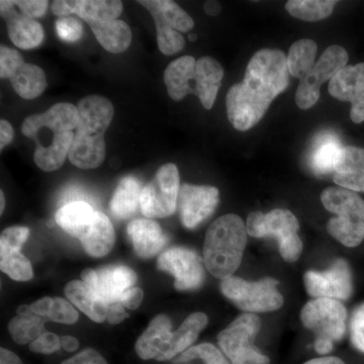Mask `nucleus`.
<instances>
[{"label": "nucleus", "mask_w": 364, "mask_h": 364, "mask_svg": "<svg viewBox=\"0 0 364 364\" xmlns=\"http://www.w3.org/2000/svg\"><path fill=\"white\" fill-rule=\"evenodd\" d=\"M301 322L315 333V349L318 353H330L333 343L340 341L346 332L347 311L341 301L332 299H314L301 313Z\"/></svg>", "instance_id": "423d86ee"}, {"label": "nucleus", "mask_w": 364, "mask_h": 364, "mask_svg": "<svg viewBox=\"0 0 364 364\" xmlns=\"http://www.w3.org/2000/svg\"><path fill=\"white\" fill-rule=\"evenodd\" d=\"M143 296L142 289L140 287H134L124 293L123 298L121 299V304L124 308L136 310L142 303Z\"/></svg>", "instance_id": "09e8293b"}, {"label": "nucleus", "mask_w": 364, "mask_h": 364, "mask_svg": "<svg viewBox=\"0 0 364 364\" xmlns=\"http://www.w3.org/2000/svg\"><path fill=\"white\" fill-rule=\"evenodd\" d=\"M13 127L6 119H1L0 121V149H4L6 146L13 141Z\"/></svg>", "instance_id": "603ef678"}, {"label": "nucleus", "mask_w": 364, "mask_h": 364, "mask_svg": "<svg viewBox=\"0 0 364 364\" xmlns=\"http://www.w3.org/2000/svg\"><path fill=\"white\" fill-rule=\"evenodd\" d=\"M208 325V317L203 313H193L189 315L181 327L172 333L171 340L166 353H165L164 361L176 358L182 352L191 348V345L195 343L200 333L205 329Z\"/></svg>", "instance_id": "c85d7f7f"}, {"label": "nucleus", "mask_w": 364, "mask_h": 364, "mask_svg": "<svg viewBox=\"0 0 364 364\" xmlns=\"http://www.w3.org/2000/svg\"><path fill=\"white\" fill-rule=\"evenodd\" d=\"M78 122L77 107L68 102H60L47 112L26 117L21 131L37 144L33 160L40 169L55 171L64 164Z\"/></svg>", "instance_id": "f03ea898"}, {"label": "nucleus", "mask_w": 364, "mask_h": 364, "mask_svg": "<svg viewBox=\"0 0 364 364\" xmlns=\"http://www.w3.org/2000/svg\"><path fill=\"white\" fill-rule=\"evenodd\" d=\"M81 279H82L86 286L91 287V289H97L98 277L97 272L95 270L90 269V268L83 270V272L81 273Z\"/></svg>", "instance_id": "864d4df0"}, {"label": "nucleus", "mask_w": 364, "mask_h": 364, "mask_svg": "<svg viewBox=\"0 0 364 364\" xmlns=\"http://www.w3.org/2000/svg\"><path fill=\"white\" fill-rule=\"evenodd\" d=\"M205 14H208L210 16H218L221 11V6H220L219 2L217 1H207L205 4Z\"/></svg>", "instance_id": "13d9d810"}, {"label": "nucleus", "mask_w": 364, "mask_h": 364, "mask_svg": "<svg viewBox=\"0 0 364 364\" xmlns=\"http://www.w3.org/2000/svg\"><path fill=\"white\" fill-rule=\"evenodd\" d=\"M196 60L183 56L174 60L164 71V82L169 97L176 102L189 95V83L196 69Z\"/></svg>", "instance_id": "bb28decb"}, {"label": "nucleus", "mask_w": 364, "mask_h": 364, "mask_svg": "<svg viewBox=\"0 0 364 364\" xmlns=\"http://www.w3.org/2000/svg\"><path fill=\"white\" fill-rule=\"evenodd\" d=\"M57 35L62 41L67 43H75L83 35V26L78 18L72 16L59 18L55 23Z\"/></svg>", "instance_id": "a19ab883"}, {"label": "nucleus", "mask_w": 364, "mask_h": 364, "mask_svg": "<svg viewBox=\"0 0 364 364\" xmlns=\"http://www.w3.org/2000/svg\"><path fill=\"white\" fill-rule=\"evenodd\" d=\"M138 2L150 11L155 25L164 26L178 33L188 32L195 26L191 16L171 0H143Z\"/></svg>", "instance_id": "393cba45"}, {"label": "nucleus", "mask_w": 364, "mask_h": 364, "mask_svg": "<svg viewBox=\"0 0 364 364\" xmlns=\"http://www.w3.org/2000/svg\"><path fill=\"white\" fill-rule=\"evenodd\" d=\"M218 203L219 189L217 188L183 184L177 202L182 225L188 229H195L215 212Z\"/></svg>", "instance_id": "ddd939ff"}, {"label": "nucleus", "mask_w": 364, "mask_h": 364, "mask_svg": "<svg viewBox=\"0 0 364 364\" xmlns=\"http://www.w3.org/2000/svg\"><path fill=\"white\" fill-rule=\"evenodd\" d=\"M0 364H23L18 355L7 349H0Z\"/></svg>", "instance_id": "5fc2aeb1"}, {"label": "nucleus", "mask_w": 364, "mask_h": 364, "mask_svg": "<svg viewBox=\"0 0 364 364\" xmlns=\"http://www.w3.org/2000/svg\"><path fill=\"white\" fill-rule=\"evenodd\" d=\"M52 11L59 18L77 14L86 23L117 20L123 11V2L119 0H56Z\"/></svg>", "instance_id": "2eb2a0df"}, {"label": "nucleus", "mask_w": 364, "mask_h": 364, "mask_svg": "<svg viewBox=\"0 0 364 364\" xmlns=\"http://www.w3.org/2000/svg\"><path fill=\"white\" fill-rule=\"evenodd\" d=\"M0 202H1V205H0V213H4V205H6V200H4V191L0 193Z\"/></svg>", "instance_id": "052dcab7"}, {"label": "nucleus", "mask_w": 364, "mask_h": 364, "mask_svg": "<svg viewBox=\"0 0 364 364\" xmlns=\"http://www.w3.org/2000/svg\"><path fill=\"white\" fill-rule=\"evenodd\" d=\"M261 327L254 314L239 316L218 335L220 348L232 364H270V359L253 346Z\"/></svg>", "instance_id": "6e6552de"}, {"label": "nucleus", "mask_w": 364, "mask_h": 364, "mask_svg": "<svg viewBox=\"0 0 364 364\" xmlns=\"http://www.w3.org/2000/svg\"><path fill=\"white\" fill-rule=\"evenodd\" d=\"M16 313H18V315H28V314H33L31 306L26 305H21L18 306V310H16Z\"/></svg>", "instance_id": "bf43d9fd"}, {"label": "nucleus", "mask_w": 364, "mask_h": 364, "mask_svg": "<svg viewBox=\"0 0 364 364\" xmlns=\"http://www.w3.org/2000/svg\"><path fill=\"white\" fill-rule=\"evenodd\" d=\"M247 234V227L237 215H222L210 225L203 244V262L215 277H233L240 267Z\"/></svg>", "instance_id": "7ed1b4c3"}, {"label": "nucleus", "mask_w": 364, "mask_h": 364, "mask_svg": "<svg viewBox=\"0 0 364 364\" xmlns=\"http://www.w3.org/2000/svg\"><path fill=\"white\" fill-rule=\"evenodd\" d=\"M61 339L62 348L68 352H74L77 350L79 347L78 340L73 336H62Z\"/></svg>", "instance_id": "6e6d98bb"}, {"label": "nucleus", "mask_w": 364, "mask_h": 364, "mask_svg": "<svg viewBox=\"0 0 364 364\" xmlns=\"http://www.w3.org/2000/svg\"><path fill=\"white\" fill-rule=\"evenodd\" d=\"M129 317V314L124 310V306L122 304H112L107 309V320L109 324L117 325L123 322L124 318Z\"/></svg>", "instance_id": "8fccbe9b"}, {"label": "nucleus", "mask_w": 364, "mask_h": 364, "mask_svg": "<svg viewBox=\"0 0 364 364\" xmlns=\"http://www.w3.org/2000/svg\"><path fill=\"white\" fill-rule=\"evenodd\" d=\"M171 321L164 314L158 315L151 321L147 329L136 342V352L139 358L148 360L156 359L164 361L165 353L171 340Z\"/></svg>", "instance_id": "a211bd4d"}, {"label": "nucleus", "mask_w": 364, "mask_h": 364, "mask_svg": "<svg viewBox=\"0 0 364 364\" xmlns=\"http://www.w3.org/2000/svg\"><path fill=\"white\" fill-rule=\"evenodd\" d=\"M348 53L339 45H332L321 55L320 59L305 78L301 79L296 92V105L309 109L320 97L321 85L331 80L341 69L347 66Z\"/></svg>", "instance_id": "9d476101"}, {"label": "nucleus", "mask_w": 364, "mask_h": 364, "mask_svg": "<svg viewBox=\"0 0 364 364\" xmlns=\"http://www.w3.org/2000/svg\"><path fill=\"white\" fill-rule=\"evenodd\" d=\"M61 339L54 333L45 332L30 344V350L35 353L51 354L61 348Z\"/></svg>", "instance_id": "49530a36"}, {"label": "nucleus", "mask_w": 364, "mask_h": 364, "mask_svg": "<svg viewBox=\"0 0 364 364\" xmlns=\"http://www.w3.org/2000/svg\"><path fill=\"white\" fill-rule=\"evenodd\" d=\"M289 72L287 56L275 49H262L253 55L245 76L227 93V114L238 131H248L259 123L273 100L287 90Z\"/></svg>", "instance_id": "f257e3e1"}, {"label": "nucleus", "mask_w": 364, "mask_h": 364, "mask_svg": "<svg viewBox=\"0 0 364 364\" xmlns=\"http://www.w3.org/2000/svg\"><path fill=\"white\" fill-rule=\"evenodd\" d=\"M246 227L251 237L277 239L280 255L287 262H294L301 256L303 242L298 234L299 221L291 210L275 208L267 214L252 212L248 215Z\"/></svg>", "instance_id": "39448f33"}, {"label": "nucleus", "mask_w": 364, "mask_h": 364, "mask_svg": "<svg viewBox=\"0 0 364 364\" xmlns=\"http://www.w3.org/2000/svg\"><path fill=\"white\" fill-rule=\"evenodd\" d=\"M188 40L191 41V42H196V41L198 40V37H196V33H191V35L188 36Z\"/></svg>", "instance_id": "680f3d73"}, {"label": "nucleus", "mask_w": 364, "mask_h": 364, "mask_svg": "<svg viewBox=\"0 0 364 364\" xmlns=\"http://www.w3.org/2000/svg\"><path fill=\"white\" fill-rule=\"evenodd\" d=\"M335 0H289L287 13L294 18L306 21H318L331 16L336 6Z\"/></svg>", "instance_id": "f704fd0d"}, {"label": "nucleus", "mask_w": 364, "mask_h": 364, "mask_svg": "<svg viewBox=\"0 0 364 364\" xmlns=\"http://www.w3.org/2000/svg\"><path fill=\"white\" fill-rule=\"evenodd\" d=\"M350 340L354 348L364 353V303L352 314Z\"/></svg>", "instance_id": "c03bdc74"}, {"label": "nucleus", "mask_w": 364, "mask_h": 364, "mask_svg": "<svg viewBox=\"0 0 364 364\" xmlns=\"http://www.w3.org/2000/svg\"><path fill=\"white\" fill-rule=\"evenodd\" d=\"M100 210L86 202L66 203L57 210L55 221L67 234L82 240L90 233L97 223Z\"/></svg>", "instance_id": "aec40b11"}, {"label": "nucleus", "mask_w": 364, "mask_h": 364, "mask_svg": "<svg viewBox=\"0 0 364 364\" xmlns=\"http://www.w3.org/2000/svg\"><path fill=\"white\" fill-rule=\"evenodd\" d=\"M68 158L78 168H97L105 161V136L85 135L75 132Z\"/></svg>", "instance_id": "5701e85b"}, {"label": "nucleus", "mask_w": 364, "mask_h": 364, "mask_svg": "<svg viewBox=\"0 0 364 364\" xmlns=\"http://www.w3.org/2000/svg\"><path fill=\"white\" fill-rule=\"evenodd\" d=\"M328 91L341 102H350V117L355 124L364 122V63L341 69L329 81Z\"/></svg>", "instance_id": "4468645a"}, {"label": "nucleus", "mask_w": 364, "mask_h": 364, "mask_svg": "<svg viewBox=\"0 0 364 364\" xmlns=\"http://www.w3.org/2000/svg\"><path fill=\"white\" fill-rule=\"evenodd\" d=\"M61 364H107L104 356L92 348L79 352L73 358L67 359Z\"/></svg>", "instance_id": "de8ad7c7"}, {"label": "nucleus", "mask_w": 364, "mask_h": 364, "mask_svg": "<svg viewBox=\"0 0 364 364\" xmlns=\"http://www.w3.org/2000/svg\"><path fill=\"white\" fill-rule=\"evenodd\" d=\"M67 299L77 306L81 312L97 323L107 320L109 306L105 303L97 289L86 286L82 280H72L65 287Z\"/></svg>", "instance_id": "b1692460"}, {"label": "nucleus", "mask_w": 364, "mask_h": 364, "mask_svg": "<svg viewBox=\"0 0 364 364\" xmlns=\"http://www.w3.org/2000/svg\"><path fill=\"white\" fill-rule=\"evenodd\" d=\"M181 179L176 164L160 167L156 176L142 189L141 210L148 219L169 217L176 212L181 191Z\"/></svg>", "instance_id": "1a4fd4ad"}, {"label": "nucleus", "mask_w": 364, "mask_h": 364, "mask_svg": "<svg viewBox=\"0 0 364 364\" xmlns=\"http://www.w3.org/2000/svg\"><path fill=\"white\" fill-rule=\"evenodd\" d=\"M23 62L25 61L20 53L2 45L0 47V77L9 79V76Z\"/></svg>", "instance_id": "37998d69"}, {"label": "nucleus", "mask_w": 364, "mask_h": 364, "mask_svg": "<svg viewBox=\"0 0 364 364\" xmlns=\"http://www.w3.org/2000/svg\"><path fill=\"white\" fill-rule=\"evenodd\" d=\"M127 232L133 244L134 251L144 259L157 255L168 243V238L163 233L161 227L151 219L131 222Z\"/></svg>", "instance_id": "6ab92c4d"}, {"label": "nucleus", "mask_w": 364, "mask_h": 364, "mask_svg": "<svg viewBox=\"0 0 364 364\" xmlns=\"http://www.w3.org/2000/svg\"><path fill=\"white\" fill-rule=\"evenodd\" d=\"M342 147L338 139L332 134L318 136L311 155V166L318 176L334 173Z\"/></svg>", "instance_id": "473e14b6"}, {"label": "nucleus", "mask_w": 364, "mask_h": 364, "mask_svg": "<svg viewBox=\"0 0 364 364\" xmlns=\"http://www.w3.org/2000/svg\"><path fill=\"white\" fill-rule=\"evenodd\" d=\"M6 21L11 42L21 49H33L44 40V30L39 21L18 16H9Z\"/></svg>", "instance_id": "7c9ffc66"}, {"label": "nucleus", "mask_w": 364, "mask_h": 364, "mask_svg": "<svg viewBox=\"0 0 364 364\" xmlns=\"http://www.w3.org/2000/svg\"><path fill=\"white\" fill-rule=\"evenodd\" d=\"M224 69L212 57H203L196 61L195 73L191 81V95L200 98L203 107L210 109L222 85Z\"/></svg>", "instance_id": "f3484780"}, {"label": "nucleus", "mask_w": 364, "mask_h": 364, "mask_svg": "<svg viewBox=\"0 0 364 364\" xmlns=\"http://www.w3.org/2000/svg\"><path fill=\"white\" fill-rule=\"evenodd\" d=\"M156 31L158 48L163 54L171 56L183 49L186 41L181 33L161 25H156Z\"/></svg>", "instance_id": "ea45409f"}, {"label": "nucleus", "mask_w": 364, "mask_h": 364, "mask_svg": "<svg viewBox=\"0 0 364 364\" xmlns=\"http://www.w3.org/2000/svg\"><path fill=\"white\" fill-rule=\"evenodd\" d=\"M140 182L135 177L127 176L122 179L111 200L112 214L119 220H127L135 214L141 207Z\"/></svg>", "instance_id": "c756f323"}, {"label": "nucleus", "mask_w": 364, "mask_h": 364, "mask_svg": "<svg viewBox=\"0 0 364 364\" xmlns=\"http://www.w3.org/2000/svg\"><path fill=\"white\" fill-rule=\"evenodd\" d=\"M0 268L16 282H28L33 277L32 264L20 248L0 246Z\"/></svg>", "instance_id": "e433bc0d"}, {"label": "nucleus", "mask_w": 364, "mask_h": 364, "mask_svg": "<svg viewBox=\"0 0 364 364\" xmlns=\"http://www.w3.org/2000/svg\"><path fill=\"white\" fill-rule=\"evenodd\" d=\"M304 364H345L341 359L334 358V356H326V358H320L312 359V360L306 361Z\"/></svg>", "instance_id": "4d7b16f0"}, {"label": "nucleus", "mask_w": 364, "mask_h": 364, "mask_svg": "<svg viewBox=\"0 0 364 364\" xmlns=\"http://www.w3.org/2000/svg\"><path fill=\"white\" fill-rule=\"evenodd\" d=\"M79 133L95 136H105L114 117V105L102 95H88L79 102Z\"/></svg>", "instance_id": "dca6fc26"}, {"label": "nucleus", "mask_w": 364, "mask_h": 364, "mask_svg": "<svg viewBox=\"0 0 364 364\" xmlns=\"http://www.w3.org/2000/svg\"><path fill=\"white\" fill-rule=\"evenodd\" d=\"M97 293L107 304H121L126 291L135 286L136 274L126 265H111L97 270Z\"/></svg>", "instance_id": "4be33fe9"}, {"label": "nucleus", "mask_w": 364, "mask_h": 364, "mask_svg": "<svg viewBox=\"0 0 364 364\" xmlns=\"http://www.w3.org/2000/svg\"><path fill=\"white\" fill-rule=\"evenodd\" d=\"M333 181L340 188L364 193V149L347 146L342 148L335 167Z\"/></svg>", "instance_id": "412c9836"}, {"label": "nucleus", "mask_w": 364, "mask_h": 364, "mask_svg": "<svg viewBox=\"0 0 364 364\" xmlns=\"http://www.w3.org/2000/svg\"><path fill=\"white\" fill-rule=\"evenodd\" d=\"M45 318L28 314L18 315L9 322V331L16 343L25 345L32 343L41 335L44 334Z\"/></svg>", "instance_id": "c9c22d12"}, {"label": "nucleus", "mask_w": 364, "mask_h": 364, "mask_svg": "<svg viewBox=\"0 0 364 364\" xmlns=\"http://www.w3.org/2000/svg\"><path fill=\"white\" fill-rule=\"evenodd\" d=\"M277 286L279 282L270 277L249 282L238 277H230L222 280L221 291L244 312H273L284 305V298Z\"/></svg>", "instance_id": "0eeeda50"}, {"label": "nucleus", "mask_w": 364, "mask_h": 364, "mask_svg": "<svg viewBox=\"0 0 364 364\" xmlns=\"http://www.w3.org/2000/svg\"><path fill=\"white\" fill-rule=\"evenodd\" d=\"M49 1L47 0H1L0 1V13L1 18L18 16L23 18H41L47 11Z\"/></svg>", "instance_id": "58836bf2"}, {"label": "nucleus", "mask_w": 364, "mask_h": 364, "mask_svg": "<svg viewBox=\"0 0 364 364\" xmlns=\"http://www.w3.org/2000/svg\"><path fill=\"white\" fill-rule=\"evenodd\" d=\"M173 364H231L218 347L210 343L191 346L172 361Z\"/></svg>", "instance_id": "4c0bfd02"}, {"label": "nucleus", "mask_w": 364, "mask_h": 364, "mask_svg": "<svg viewBox=\"0 0 364 364\" xmlns=\"http://www.w3.org/2000/svg\"><path fill=\"white\" fill-rule=\"evenodd\" d=\"M14 91L25 100H33L47 87L45 72L41 67L23 62L9 76Z\"/></svg>", "instance_id": "cd10ccee"}, {"label": "nucleus", "mask_w": 364, "mask_h": 364, "mask_svg": "<svg viewBox=\"0 0 364 364\" xmlns=\"http://www.w3.org/2000/svg\"><path fill=\"white\" fill-rule=\"evenodd\" d=\"M47 318L60 324L71 325L77 322L78 313L71 305L70 301L61 298H55L51 312Z\"/></svg>", "instance_id": "79ce46f5"}, {"label": "nucleus", "mask_w": 364, "mask_h": 364, "mask_svg": "<svg viewBox=\"0 0 364 364\" xmlns=\"http://www.w3.org/2000/svg\"><path fill=\"white\" fill-rule=\"evenodd\" d=\"M157 267L174 277L177 291H193L205 280L203 259L191 249L178 246L167 249L158 258Z\"/></svg>", "instance_id": "9b49d317"}, {"label": "nucleus", "mask_w": 364, "mask_h": 364, "mask_svg": "<svg viewBox=\"0 0 364 364\" xmlns=\"http://www.w3.org/2000/svg\"><path fill=\"white\" fill-rule=\"evenodd\" d=\"M28 236H30L28 228L21 226L7 228L2 232L0 237V246L21 249L25 242L28 240Z\"/></svg>", "instance_id": "a18cd8bd"}, {"label": "nucleus", "mask_w": 364, "mask_h": 364, "mask_svg": "<svg viewBox=\"0 0 364 364\" xmlns=\"http://www.w3.org/2000/svg\"><path fill=\"white\" fill-rule=\"evenodd\" d=\"M54 303V299L52 298H43L40 299L39 301H35L31 305L33 313L35 315L40 316V317H48Z\"/></svg>", "instance_id": "3c124183"}, {"label": "nucleus", "mask_w": 364, "mask_h": 364, "mask_svg": "<svg viewBox=\"0 0 364 364\" xmlns=\"http://www.w3.org/2000/svg\"><path fill=\"white\" fill-rule=\"evenodd\" d=\"M93 33L107 51L119 54L130 47L132 31L124 21L114 20L87 23Z\"/></svg>", "instance_id": "a878e982"}, {"label": "nucleus", "mask_w": 364, "mask_h": 364, "mask_svg": "<svg viewBox=\"0 0 364 364\" xmlns=\"http://www.w3.org/2000/svg\"><path fill=\"white\" fill-rule=\"evenodd\" d=\"M306 291L315 299H348L353 284L348 263L344 259L334 261L325 272H308L304 277Z\"/></svg>", "instance_id": "f8f14e48"}, {"label": "nucleus", "mask_w": 364, "mask_h": 364, "mask_svg": "<svg viewBox=\"0 0 364 364\" xmlns=\"http://www.w3.org/2000/svg\"><path fill=\"white\" fill-rule=\"evenodd\" d=\"M114 241L116 234L112 222L107 215L100 212L95 227L80 243L88 255L93 257H104L114 247Z\"/></svg>", "instance_id": "2f4dec72"}, {"label": "nucleus", "mask_w": 364, "mask_h": 364, "mask_svg": "<svg viewBox=\"0 0 364 364\" xmlns=\"http://www.w3.org/2000/svg\"><path fill=\"white\" fill-rule=\"evenodd\" d=\"M317 51L318 45L315 41L301 39L294 42L289 48V56L287 57L289 74L301 80L305 78L315 65Z\"/></svg>", "instance_id": "72a5a7b5"}, {"label": "nucleus", "mask_w": 364, "mask_h": 364, "mask_svg": "<svg viewBox=\"0 0 364 364\" xmlns=\"http://www.w3.org/2000/svg\"><path fill=\"white\" fill-rule=\"evenodd\" d=\"M326 210L335 215L327 224L333 238L346 247H356L364 240V200L349 189L328 188L321 195Z\"/></svg>", "instance_id": "20e7f679"}]
</instances>
